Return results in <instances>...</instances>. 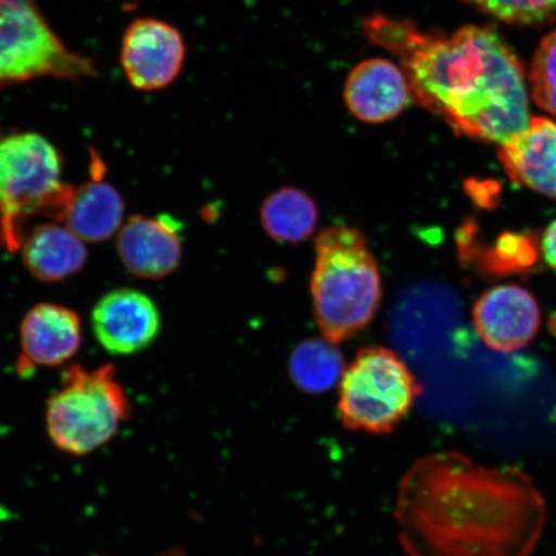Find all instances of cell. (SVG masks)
<instances>
[{"instance_id":"6da1fadb","label":"cell","mask_w":556,"mask_h":556,"mask_svg":"<svg viewBox=\"0 0 556 556\" xmlns=\"http://www.w3.org/2000/svg\"><path fill=\"white\" fill-rule=\"evenodd\" d=\"M364 33L397 55L414 100L457 135L502 146L530 124L525 68L491 27L464 26L446 37L422 33L412 21L374 15Z\"/></svg>"},{"instance_id":"7a4b0ae2","label":"cell","mask_w":556,"mask_h":556,"mask_svg":"<svg viewBox=\"0 0 556 556\" xmlns=\"http://www.w3.org/2000/svg\"><path fill=\"white\" fill-rule=\"evenodd\" d=\"M311 290L317 324L330 343H342L371 323L381 302V278L358 229L337 226L319 233Z\"/></svg>"},{"instance_id":"3957f363","label":"cell","mask_w":556,"mask_h":556,"mask_svg":"<svg viewBox=\"0 0 556 556\" xmlns=\"http://www.w3.org/2000/svg\"><path fill=\"white\" fill-rule=\"evenodd\" d=\"M62 157L45 136L0 131V242L23 245L24 225L34 214L62 218L74 187L62 182Z\"/></svg>"},{"instance_id":"277c9868","label":"cell","mask_w":556,"mask_h":556,"mask_svg":"<svg viewBox=\"0 0 556 556\" xmlns=\"http://www.w3.org/2000/svg\"><path fill=\"white\" fill-rule=\"evenodd\" d=\"M130 413L113 365L96 370L72 366L60 391L47 403V432L60 451L86 456L113 440Z\"/></svg>"},{"instance_id":"5b68a950","label":"cell","mask_w":556,"mask_h":556,"mask_svg":"<svg viewBox=\"0 0 556 556\" xmlns=\"http://www.w3.org/2000/svg\"><path fill=\"white\" fill-rule=\"evenodd\" d=\"M96 74L93 60L62 43L35 0H0V88L40 78L79 81Z\"/></svg>"},{"instance_id":"8992f818","label":"cell","mask_w":556,"mask_h":556,"mask_svg":"<svg viewBox=\"0 0 556 556\" xmlns=\"http://www.w3.org/2000/svg\"><path fill=\"white\" fill-rule=\"evenodd\" d=\"M340 381V419L348 429L374 434L391 433L421 391L406 364L382 346L361 351Z\"/></svg>"},{"instance_id":"52a82bcc","label":"cell","mask_w":556,"mask_h":556,"mask_svg":"<svg viewBox=\"0 0 556 556\" xmlns=\"http://www.w3.org/2000/svg\"><path fill=\"white\" fill-rule=\"evenodd\" d=\"M186 60L182 34L157 18H137L124 33L121 64L129 85L142 92L164 89L177 80Z\"/></svg>"},{"instance_id":"ba28073f","label":"cell","mask_w":556,"mask_h":556,"mask_svg":"<svg viewBox=\"0 0 556 556\" xmlns=\"http://www.w3.org/2000/svg\"><path fill=\"white\" fill-rule=\"evenodd\" d=\"M99 343L115 356L144 351L162 330V316L152 299L134 289H117L104 295L92 313Z\"/></svg>"},{"instance_id":"9c48e42d","label":"cell","mask_w":556,"mask_h":556,"mask_svg":"<svg viewBox=\"0 0 556 556\" xmlns=\"http://www.w3.org/2000/svg\"><path fill=\"white\" fill-rule=\"evenodd\" d=\"M483 342L500 352L521 350L536 336L540 309L536 299L517 285L496 287L478 299L472 309Z\"/></svg>"},{"instance_id":"30bf717a","label":"cell","mask_w":556,"mask_h":556,"mask_svg":"<svg viewBox=\"0 0 556 556\" xmlns=\"http://www.w3.org/2000/svg\"><path fill=\"white\" fill-rule=\"evenodd\" d=\"M413 99L405 70L387 59L359 62L345 80L346 108L358 121L367 124L395 119Z\"/></svg>"},{"instance_id":"8fae6325","label":"cell","mask_w":556,"mask_h":556,"mask_svg":"<svg viewBox=\"0 0 556 556\" xmlns=\"http://www.w3.org/2000/svg\"><path fill=\"white\" fill-rule=\"evenodd\" d=\"M179 225L169 215H136L117 232V254L129 273L146 280L169 276L182 261Z\"/></svg>"},{"instance_id":"7c38bea8","label":"cell","mask_w":556,"mask_h":556,"mask_svg":"<svg viewBox=\"0 0 556 556\" xmlns=\"http://www.w3.org/2000/svg\"><path fill=\"white\" fill-rule=\"evenodd\" d=\"M498 157L514 184L556 200V123L532 117L518 136L500 146Z\"/></svg>"},{"instance_id":"4fadbf2b","label":"cell","mask_w":556,"mask_h":556,"mask_svg":"<svg viewBox=\"0 0 556 556\" xmlns=\"http://www.w3.org/2000/svg\"><path fill=\"white\" fill-rule=\"evenodd\" d=\"M21 346L27 366H59L75 356L81 344L80 318L64 305H35L21 324Z\"/></svg>"},{"instance_id":"5bb4252c","label":"cell","mask_w":556,"mask_h":556,"mask_svg":"<svg viewBox=\"0 0 556 556\" xmlns=\"http://www.w3.org/2000/svg\"><path fill=\"white\" fill-rule=\"evenodd\" d=\"M21 249L27 270L43 282H58L78 274L88 260L85 241L68 227L54 224L33 229Z\"/></svg>"},{"instance_id":"9a60e30c","label":"cell","mask_w":556,"mask_h":556,"mask_svg":"<svg viewBox=\"0 0 556 556\" xmlns=\"http://www.w3.org/2000/svg\"><path fill=\"white\" fill-rule=\"evenodd\" d=\"M124 201L119 191L103 180H92L74 189L64 220L85 242L106 241L121 231Z\"/></svg>"},{"instance_id":"2e32d148","label":"cell","mask_w":556,"mask_h":556,"mask_svg":"<svg viewBox=\"0 0 556 556\" xmlns=\"http://www.w3.org/2000/svg\"><path fill=\"white\" fill-rule=\"evenodd\" d=\"M261 219L270 238L296 243L308 239L315 231L318 211L307 193L283 187L264 200Z\"/></svg>"},{"instance_id":"e0dca14e","label":"cell","mask_w":556,"mask_h":556,"mask_svg":"<svg viewBox=\"0 0 556 556\" xmlns=\"http://www.w3.org/2000/svg\"><path fill=\"white\" fill-rule=\"evenodd\" d=\"M337 344L326 339L305 340L290 358V375L304 392L323 393L342 380L344 359Z\"/></svg>"},{"instance_id":"ac0fdd59","label":"cell","mask_w":556,"mask_h":556,"mask_svg":"<svg viewBox=\"0 0 556 556\" xmlns=\"http://www.w3.org/2000/svg\"><path fill=\"white\" fill-rule=\"evenodd\" d=\"M527 79L538 106L556 115V30L542 39Z\"/></svg>"},{"instance_id":"d6986e66","label":"cell","mask_w":556,"mask_h":556,"mask_svg":"<svg viewBox=\"0 0 556 556\" xmlns=\"http://www.w3.org/2000/svg\"><path fill=\"white\" fill-rule=\"evenodd\" d=\"M492 17L516 25H540L556 17V0H464Z\"/></svg>"},{"instance_id":"ffe728a7","label":"cell","mask_w":556,"mask_h":556,"mask_svg":"<svg viewBox=\"0 0 556 556\" xmlns=\"http://www.w3.org/2000/svg\"><path fill=\"white\" fill-rule=\"evenodd\" d=\"M536 240L532 236L506 233L481 260L485 270L493 274L518 273L531 268L538 261Z\"/></svg>"},{"instance_id":"44dd1931","label":"cell","mask_w":556,"mask_h":556,"mask_svg":"<svg viewBox=\"0 0 556 556\" xmlns=\"http://www.w3.org/2000/svg\"><path fill=\"white\" fill-rule=\"evenodd\" d=\"M542 254L548 266L556 270V220L548 226L542 239Z\"/></svg>"},{"instance_id":"7402d4cb","label":"cell","mask_w":556,"mask_h":556,"mask_svg":"<svg viewBox=\"0 0 556 556\" xmlns=\"http://www.w3.org/2000/svg\"><path fill=\"white\" fill-rule=\"evenodd\" d=\"M157 556H189V555H187L186 552L182 551V548L173 547V548H169V551L160 553Z\"/></svg>"}]
</instances>
